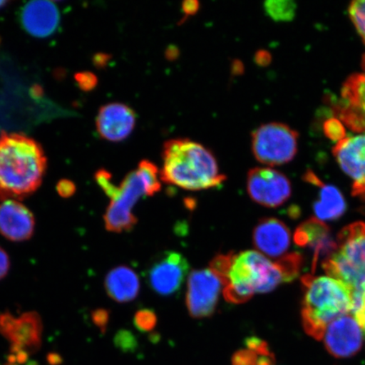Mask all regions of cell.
<instances>
[{
	"label": "cell",
	"instance_id": "1",
	"mask_svg": "<svg viewBox=\"0 0 365 365\" xmlns=\"http://www.w3.org/2000/svg\"><path fill=\"white\" fill-rule=\"evenodd\" d=\"M47 168L43 150L30 137L0 135V200H21L39 188Z\"/></svg>",
	"mask_w": 365,
	"mask_h": 365
},
{
	"label": "cell",
	"instance_id": "2",
	"mask_svg": "<svg viewBox=\"0 0 365 365\" xmlns=\"http://www.w3.org/2000/svg\"><path fill=\"white\" fill-rule=\"evenodd\" d=\"M160 176L167 184L189 190L215 188L226 180L219 172L214 154L203 145L189 139L166 141Z\"/></svg>",
	"mask_w": 365,
	"mask_h": 365
},
{
	"label": "cell",
	"instance_id": "3",
	"mask_svg": "<svg viewBox=\"0 0 365 365\" xmlns=\"http://www.w3.org/2000/svg\"><path fill=\"white\" fill-rule=\"evenodd\" d=\"M302 322L310 336L322 340L328 326L353 312V289L331 277H303Z\"/></svg>",
	"mask_w": 365,
	"mask_h": 365
},
{
	"label": "cell",
	"instance_id": "4",
	"mask_svg": "<svg viewBox=\"0 0 365 365\" xmlns=\"http://www.w3.org/2000/svg\"><path fill=\"white\" fill-rule=\"evenodd\" d=\"M302 262L298 253L287 255L272 262L257 251H245L236 255L228 284L244 287L254 294L269 293L282 284L294 281Z\"/></svg>",
	"mask_w": 365,
	"mask_h": 365
},
{
	"label": "cell",
	"instance_id": "5",
	"mask_svg": "<svg viewBox=\"0 0 365 365\" xmlns=\"http://www.w3.org/2000/svg\"><path fill=\"white\" fill-rule=\"evenodd\" d=\"M298 132L284 123L272 122L252 133L251 148L255 159L269 167L293 161L299 150Z\"/></svg>",
	"mask_w": 365,
	"mask_h": 365
},
{
	"label": "cell",
	"instance_id": "6",
	"mask_svg": "<svg viewBox=\"0 0 365 365\" xmlns=\"http://www.w3.org/2000/svg\"><path fill=\"white\" fill-rule=\"evenodd\" d=\"M337 246L333 259L344 270L349 284L359 289L365 284V223L357 222L344 227Z\"/></svg>",
	"mask_w": 365,
	"mask_h": 365
},
{
	"label": "cell",
	"instance_id": "7",
	"mask_svg": "<svg viewBox=\"0 0 365 365\" xmlns=\"http://www.w3.org/2000/svg\"><path fill=\"white\" fill-rule=\"evenodd\" d=\"M143 195H147V191L143 179L138 171L130 172L118 187L117 193L111 198L105 213L104 222L107 230L114 232L133 230L137 219L131 212L132 208Z\"/></svg>",
	"mask_w": 365,
	"mask_h": 365
},
{
	"label": "cell",
	"instance_id": "8",
	"mask_svg": "<svg viewBox=\"0 0 365 365\" xmlns=\"http://www.w3.org/2000/svg\"><path fill=\"white\" fill-rule=\"evenodd\" d=\"M333 114L348 129L365 133V54L361 71L351 75L342 85L340 97L333 103Z\"/></svg>",
	"mask_w": 365,
	"mask_h": 365
},
{
	"label": "cell",
	"instance_id": "9",
	"mask_svg": "<svg viewBox=\"0 0 365 365\" xmlns=\"http://www.w3.org/2000/svg\"><path fill=\"white\" fill-rule=\"evenodd\" d=\"M0 333L11 342V354L29 356L40 349L42 342V321L36 312L20 317L0 313Z\"/></svg>",
	"mask_w": 365,
	"mask_h": 365
},
{
	"label": "cell",
	"instance_id": "10",
	"mask_svg": "<svg viewBox=\"0 0 365 365\" xmlns=\"http://www.w3.org/2000/svg\"><path fill=\"white\" fill-rule=\"evenodd\" d=\"M250 198L267 207H277L292 194L291 182L284 173L271 168H255L247 175Z\"/></svg>",
	"mask_w": 365,
	"mask_h": 365
},
{
	"label": "cell",
	"instance_id": "11",
	"mask_svg": "<svg viewBox=\"0 0 365 365\" xmlns=\"http://www.w3.org/2000/svg\"><path fill=\"white\" fill-rule=\"evenodd\" d=\"M222 282L210 270L190 273L186 305L191 317L202 319L212 317L215 312Z\"/></svg>",
	"mask_w": 365,
	"mask_h": 365
},
{
	"label": "cell",
	"instance_id": "12",
	"mask_svg": "<svg viewBox=\"0 0 365 365\" xmlns=\"http://www.w3.org/2000/svg\"><path fill=\"white\" fill-rule=\"evenodd\" d=\"M332 154L352 180L353 195L365 200V133L346 136L336 143Z\"/></svg>",
	"mask_w": 365,
	"mask_h": 365
},
{
	"label": "cell",
	"instance_id": "13",
	"mask_svg": "<svg viewBox=\"0 0 365 365\" xmlns=\"http://www.w3.org/2000/svg\"><path fill=\"white\" fill-rule=\"evenodd\" d=\"M190 266L187 259L175 251H167L148 271L150 287L162 296H171L179 292Z\"/></svg>",
	"mask_w": 365,
	"mask_h": 365
},
{
	"label": "cell",
	"instance_id": "14",
	"mask_svg": "<svg viewBox=\"0 0 365 365\" xmlns=\"http://www.w3.org/2000/svg\"><path fill=\"white\" fill-rule=\"evenodd\" d=\"M364 331L352 314H346L327 327L323 339L326 348L336 358H349L363 345Z\"/></svg>",
	"mask_w": 365,
	"mask_h": 365
},
{
	"label": "cell",
	"instance_id": "15",
	"mask_svg": "<svg viewBox=\"0 0 365 365\" xmlns=\"http://www.w3.org/2000/svg\"><path fill=\"white\" fill-rule=\"evenodd\" d=\"M294 241L300 247L312 250V274L316 271L319 259H327L334 255L339 246L332 238L331 230L317 218H310L301 225L295 232Z\"/></svg>",
	"mask_w": 365,
	"mask_h": 365
},
{
	"label": "cell",
	"instance_id": "16",
	"mask_svg": "<svg viewBox=\"0 0 365 365\" xmlns=\"http://www.w3.org/2000/svg\"><path fill=\"white\" fill-rule=\"evenodd\" d=\"M96 121L98 133L103 139L118 143L125 140L134 130L136 115L127 105L112 103L100 108Z\"/></svg>",
	"mask_w": 365,
	"mask_h": 365
},
{
	"label": "cell",
	"instance_id": "17",
	"mask_svg": "<svg viewBox=\"0 0 365 365\" xmlns=\"http://www.w3.org/2000/svg\"><path fill=\"white\" fill-rule=\"evenodd\" d=\"M35 228L34 214L16 200L0 203V235L9 240L21 242L33 236Z\"/></svg>",
	"mask_w": 365,
	"mask_h": 365
},
{
	"label": "cell",
	"instance_id": "18",
	"mask_svg": "<svg viewBox=\"0 0 365 365\" xmlns=\"http://www.w3.org/2000/svg\"><path fill=\"white\" fill-rule=\"evenodd\" d=\"M253 243L259 253L271 258H282L289 249L291 234L284 222L276 218H263L253 232Z\"/></svg>",
	"mask_w": 365,
	"mask_h": 365
},
{
	"label": "cell",
	"instance_id": "19",
	"mask_svg": "<svg viewBox=\"0 0 365 365\" xmlns=\"http://www.w3.org/2000/svg\"><path fill=\"white\" fill-rule=\"evenodd\" d=\"M61 22L58 7L50 1H31L21 11V23L27 34L45 38L56 33Z\"/></svg>",
	"mask_w": 365,
	"mask_h": 365
},
{
	"label": "cell",
	"instance_id": "20",
	"mask_svg": "<svg viewBox=\"0 0 365 365\" xmlns=\"http://www.w3.org/2000/svg\"><path fill=\"white\" fill-rule=\"evenodd\" d=\"M304 180L319 189V200L313 205L318 220L332 221L344 215L346 209V200L336 186L325 184L310 170L305 173Z\"/></svg>",
	"mask_w": 365,
	"mask_h": 365
},
{
	"label": "cell",
	"instance_id": "21",
	"mask_svg": "<svg viewBox=\"0 0 365 365\" xmlns=\"http://www.w3.org/2000/svg\"><path fill=\"white\" fill-rule=\"evenodd\" d=\"M105 289L108 296L117 302H130L139 294V277L130 267H118L108 273Z\"/></svg>",
	"mask_w": 365,
	"mask_h": 365
},
{
	"label": "cell",
	"instance_id": "22",
	"mask_svg": "<svg viewBox=\"0 0 365 365\" xmlns=\"http://www.w3.org/2000/svg\"><path fill=\"white\" fill-rule=\"evenodd\" d=\"M264 9L273 21L289 22L294 19L298 7L292 0H269L264 2Z\"/></svg>",
	"mask_w": 365,
	"mask_h": 365
},
{
	"label": "cell",
	"instance_id": "23",
	"mask_svg": "<svg viewBox=\"0 0 365 365\" xmlns=\"http://www.w3.org/2000/svg\"><path fill=\"white\" fill-rule=\"evenodd\" d=\"M136 170L143 180L147 196H153L161 190V182L158 178L159 171L155 164L148 160H143Z\"/></svg>",
	"mask_w": 365,
	"mask_h": 365
},
{
	"label": "cell",
	"instance_id": "24",
	"mask_svg": "<svg viewBox=\"0 0 365 365\" xmlns=\"http://www.w3.org/2000/svg\"><path fill=\"white\" fill-rule=\"evenodd\" d=\"M236 255L234 252L227 254H219L210 263V271L215 275L223 285H227L230 282V273L232 264H234Z\"/></svg>",
	"mask_w": 365,
	"mask_h": 365
},
{
	"label": "cell",
	"instance_id": "25",
	"mask_svg": "<svg viewBox=\"0 0 365 365\" xmlns=\"http://www.w3.org/2000/svg\"><path fill=\"white\" fill-rule=\"evenodd\" d=\"M349 15L365 45V0H356L350 3Z\"/></svg>",
	"mask_w": 365,
	"mask_h": 365
},
{
	"label": "cell",
	"instance_id": "26",
	"mask_svg": "<svg viewBox=\"0 0 365 365\" xmlns=\"http://www.w3.org/2000/svg\"><path fill=\"white\" fill-rule=\"evenodd\" d=\"M253 295L252 292L245 287L232 284H227L223 290V296L227 302L235 304L247 302Z\"/></svg>",
	"mask_w": 365,
	"mask_h": 365
},
{
	"label": "cell",
	"instance_id": "27",
	"mask_svg": "<svg viewBox=\"0 0 365 365\" xmlns=\"http://www.w3.org/2000/svg\"><path fill=\"white\" fill-rule=\"evenodd\" d=\"M135 326L140 331L148 332L154 329L157 324V316L153 310L140 309L134 318Z\"/></svg>",
	"mask_w": 365,
	"mask_h": 365
},
{
	"label": "cell",
	"instance_id": "28",
	"mask_svg": "<svg viewBox=\"0 0 365 365\" xmlns=\"http://www.w3.org/2000/svg\"><path fill=\"white\" fill-rule=\"evenodd\" d=\"M324 130L328 138L335 141L336 143L346 137V127L335 117L325 122Z\"/></svg>",
	"mask_w": 365,
	"mask_h": 365
},
{
	"label": "cell",
	"instance_id": "29",
	"mask_svg": "<svg viewBox=\"0 0 365 365\" xmlns=\"http://www.w3.org/2000/svg\"><path fill=\"white\" fill-rule=\"evenodd\" d=\"M258 354H259L250 349L239 351L232 357V365H258Z\"/></svg>",
	"mask_w": 365,
	"mask_h": 365
},
{
	"label": "cell",
	"instance_id": "30",
	"mask_svg": "<svg viewBox=\"0 0 365 365\" xmlns=\"http://www.w3.org/2000/svg\"><path fill=\"white\" fill-rule=\"evenodd\" d=\"M76 80L80 88L84 91L93 90L98 83L97 77L91 72L79 73L76 76Z\"/></svg>",
	"mask_w": 365,
	"mask_h": 365
},
{
	"label": "cell",
	"instance_id": "31",
	"mask_svg": "<svg viewBox=\"0 0 365 365\" xmlns=\"http://www.w3.org/2000/svg\"><path fill=\"white\" fill-rule=\"evenodd\" d=\"M116 344L123 349H130L131 346H135L134 336L128 331H121L118 333L115 339Z\"/></svg>",
	"mask_w": 365,
	"mask_h": 365
},
{
	"label": "cell",
	"instance_id": "32",
	"mask_svg": "<svg viewBox=\"0 0 365 365\" xmlns=\"http://www.w3.org/2000/svg\"><path fill=\"white\" fill-rule=\"evenodd\" d=\"M108 312L107 310L104 309H98L96 310V312L93 314V319L95 323V325H97L100 330L102 331H106L107 325L108 323Z\"/></svg>",
	"mask_w": 365,
	"mask_h": 365
},
{
	"label": "cell",
	"instance_id": "33",
	"mask_svg": "<svg viewBox=\"0 0 365 365\" xmlns=\"http://www.w3.org/2000/svg\"><path fill=\"white\" fill-rule=\"evenodd\" d=\"M57 190L62 197H70V196L74 195L76 186L74 182L70 180H63L58 182Z\"/></svg>",
	"mask_w": 365,
	"mask_h": 365
},
{
	"label": "cell",
	"instance_id": "34",
	"mask_svg": "<svg viewBox=\"0 0 365 365\" xmlns=\"http://www.w3.org/2000/svg\"><path fill=\"white\" fill-rule=\"evenodd\" d=\"M11 262L9 255L0 247V280L7 275L9 270H10Z\"/></svg>",
	"mask_w": 365,
	"mask_h": 365
},
{
	"label": "cell",
	"instance_id": "35",
	"mask_svg": "<svg viewBox=\"0 0 365 365\" xmlns=\"http://www.w3.org/2000/svg\"><path fill=\"white\" fill-rule=\"evenodd\" d=\"M200 4L196 0H187L182 4V11L186 16H192L198 11Z\"/></svg>",
	"mask_w": 365,
	"mask_h": 365
},
{
	"label": "cell",
	"instance_id": "36",
	"mask_svg": "<svg viewBox=\"0 0 365 365\" xmlns=\"http://www.w3.org/2000/svg\"><path fill=\"white\" fill-rule=\"evenodd\" d=\"M255 61L258 63L259 66H267L268 63L271 61L270 53L264 51V50H261V51H258L257 53L255 54Z\"/></svg>",
	"mask_w": 365,
	"mask_h": 365
},
{
	"label": "cell",
	"instance_id": "37",
	"mask_svg": "<svg viewBox=\"0 0 365 365\" xmlns=\"http://www.w3.org/2000/svg\"><path fill=\"white\" fill-rule=\"evenodd\" d=\"M165 54L168 59H170V61H173V59H175L178 56H179V49H178L176 47H172L171 46V47L166 50Z\"/></svg>",
	"mask_w": 365,
	"mask_h": 365
},
{
	"label": "cell",
	"instance_id": "38",
	"mask_svg": "<svg viewBox=\"0 0 365 365\" xmlns=\"http://www.w3.org/2000/svg\"><path fill=\"white\" fill-rule=\"evenodd\" d=\"M108 61V56L107 54H98L95 58V63L99 66H104Z\"/></svg>",
	"mask_w": 365,
	"mask_h": 365
},
{
	"label": "cell",
	"instance_id": "39",
	"mask_svg": "<svg viewBox=\"0 0 365 365\" xmlns=\"http://www.w3.org/2000/svg\"><path fill=\"white\" fill-rule=\"evenodd\" d=\"M243 71H244L243 63H242L240 61H235L234 63V65H232V73H234V74H235V75L236 74L239 75V74H241V73Z\"/></svg>",
	"mask_w": 365,
	"mask_h": 365
},
{
	"label": "cell",
	"instance_id": "40",
	"mask_svg": "<svg viewBox=\"0 0 365 365\" xmlns=\"http://www.w3.org/2000/svg\"><path fill=\"white\" fill-rule=\"evenodd\" d=\"M4 365H20V364H17L15 361H13V360H11V359H8L7 363L6 364H4Z\"/></svg>",
	"mask_w": 365,
	"mask_h": 365
},
{
	"label": "cell",
	"instance_id": "41",
	"mask_svg": "<svg viewBox=\"0 0 365 365\" xmlns=\"http://www.w3.org/2000/svg\"><path fill=\"white\" fill-rule=\"evenodd\" d=\"M6 1H2V0H0V8H2L4 6H6Z\"/></svg>",
	"mask_w": 365,
	"mask_h": 365
},
{
	"label": "cell",
	"instance_id": "42",
	"mask_svg": "<svg viewBox=\"0 0 365 365\" xmlns=\"http://www.w3.org/2000/svg\"><path fill=\"white\" fill-rule=\"evenodd\" d=\"M365 336V335H364Z\"/></svg>",
	"mask_w": 365,
	"mask_h": 365
}]
</instances>
